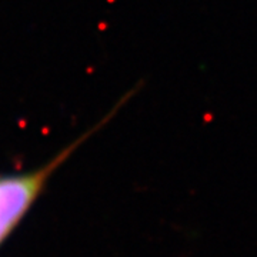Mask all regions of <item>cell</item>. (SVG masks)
<instances>
[{
  "label": "cell",
  "mask_w": 257,
  "mask_h": 257,
  "mask_svg": "<svg viewBox=\"0 0 257 257\" xmlns=\"http://www.w3.org/2000/svg\"><path fill=\"white\" fill-rule=\"evenodd\" d=\"M106 120L107 119L100 121L93 130L86 132L82 138L64 147L46 165L26 173L0 176V246L28 214L56 170L82 146V143L90 138L96 130H99L106 123Z\"/></svg>",
  "instance_id": "1"
}]
</instances>
